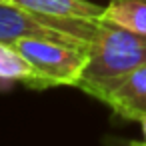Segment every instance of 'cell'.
Segmentation results:
<instances>
[{"mask_svg":"<svg viewBox=\"0 0 146 146\" xmlns=\"http://www.w3.org/2000/svg\"><path fill=\"white\" fill-rule=\"evenodd\" d=\"M140 66H146V34L102 16L98 36L88 46V62L76 86L96 98L106 86Z\"/></svg>","mask_w":146,"mask_h":146,"instance_id":"6da1fadb","label":"cell"},{"mask_svg":"<svg viewBox=\"0 0 146 146\" xmlns=\"http://www.w3.org/2000/svg\"><path fill=\"white\" fill-rule=\"evenodd\" d=\"M12 48L18 50L30 64L34 72L30 88L38 90L54 86H76L88 62V46H74L42 38H22Z\"/></svg>","mask_w":146,"mask_h":146,"instance_id":"7a4b0ae2","label":"cell"},{"mask_svg":"<svg viewBox=\"0 0 146 146\" xmlns=\"http://www.w3.org/2000/svg\"><path fill=\"white\" fill-rule=\"evenodd\" d=\"M22 38H42L80 46L68 34L50 26L42 14L26 10L10 0H0V42L14 46Z\"/></svg>","mask_w":146,"mask_h":146,"instance_id":"3957f363","label":"cell"},{"mask_svg":"<svg viewBox=\"0 0 146 146\" xmlns=\"http://www.w3.org/2000/svg\"><path fill=\"white\" fill-rule=\"evenodd\" d=\"M96 100L110 106L118 116L140 122L146 116V66H140L106 86L98 92Z\"/></svg>","mask_w":146,"mask_h":146,"instance_id":"277c9868","label":"cell"},{"mask_svg":"<svg viewBox=\"0 0 146 146\" xmlns=\"http://www.w3.org/2000/svg\"><path fill=\"white\" fill-rule=\"evenodd\" d=\"M10 2L32 12H38L44 16H58V18L98 20L106 12V6L88 2V0H10Z\"/></svg>","mask_w":146,"mask_h":146,"instance_id":"5b68a950","label":"cell"},{"mask_svg":"<svg viewBox=\"0 0 146 146\" xmlns=\"http://www.w3.org/2000/svg\"><path fill=\"white\" fill-rule=\"evenodd\" d=\"M104 18L146 34V0H108Z\"/></svg>","mask_w":146,"mask_h":146,"instance_id":"8992f818","label":"cell"},{"mask_svg":"<svg viewBox=\"0 0 146 146\" xmlns=\"http://www.w3.org/2000/svg\"><path fill=\"white\" fill-rule=\"evenodd\" d=\"M32 80H34V72L30 64L22 58V54L12 46L0 42V84L22 82L30 86Z\"/></svg>","mask_w":146,"mask_h":146,"instance_id":"52a82bcc","label":"cell"},{"mask_svg":"<svg viewBox=\"0 0 146 146\" xmlns=\"http://www.w3.org/2000/svg\"><path fill=\"white\" fill-rule=\"evenodd\" d=\"M106 146H146V142H136V140H124V138H116V136H108Z\"/></svg>","mask_w":146,"mask_h":146,"instance_id":"ba28073f","label":"cell"},{"mask_svg":"<svg viewBox=\"0 0 146 146\" xmlns=\"http://www.w3.org/2000/svg\"><path fill=\"white\" fill-rule=\"evenodd\" d=\"M140 126H142V134H144V142H146V116L140 120Z\"/></svg>","mask_w":146,"mask_h":146,"instance_id":"9c48e42d","label":"cell"}]
</instances>
